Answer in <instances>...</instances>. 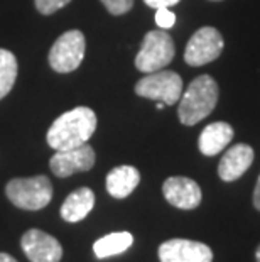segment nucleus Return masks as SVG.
I'll return each mask as SVG.
<instances>
[{
	"label": "nucleus",
	"instance_id": "obj_21",
	"mask_svg": "<svg viewBox=\"0 0 260 262\" xmlns=\"http://www.w3.org/2000/svg\"><path fill=\"white\" fill-rule=\"evenodd\" d=\"M144 2L152 9H160V7H173V5L179 4V0H144Z\"/></svg>",
	"mask_w": 260,
	"mask_h": 262
},
{
	"label": "nucleus",
	"instance_id": "obj_11",
	"mask_svg": "<svg viewBox=\"0 0 260 262\" xmlns=\"http://www.w3.org/2000/svg\"><path fill=\"white\" fill-rule=\"evenodd\" d=\"M164 198L168 202L181 210H193L201 203V188L191 178L173 176L168 178L162 185Z\"/></svg>",
	"mask_w": 260,
	"mask_h": 262
},
{
	"label": "nucleus",
	"instance_id": "obj_1",
	"mask_svg": "<svg viewBox=\"0 0 260 262\" xmlns=\"http://www.w3.org/2000/svg\"><path fill=\"white\" fill-rule=\"evenodd\" d=\"M97 130V114L88 107H76L59 115L48 130V144L54 150L83 146Z\"/></svg>",
	"mask_w": 260,
	"mask_h": 262
},
{
	"label": "nucleus",
	"instance_id": "obj_23",
	"mask_svg": "<svg viewBox=\"0 0 260 262\" xmlns=\"http://www.w3.org/2000/svg\"><path fill=\"white\" fill-rule=\"evenodd\" d=\"M0 262H17V260H15L12 255L5 254V252H0Z\"/></svg>",
	"mask_w": 260,
	"mask_h": 262
},
{
	"label": "nucleus",
	"instance_id": "obj_14",
	"mask_svg": "<svg viewBox=\"0 0 260 262\" xmlns=\"http://www.w3.org/2000/svg\"><path fill=\"white\" fill-rule=\"evenodd\" d=\"M233 139V129L226 122H213L206 125L200 136V150L204 156H217Z\"/></svg>",
	"mask_w": 260,
	"mask_h": 262
},
{
	"label": "nucleus",
	"instance_id": "obj_17",
	"mask_svg": "<svg viewBox=\"0 0 260 262\" xmlns=\"http://www.w3.org/2000/svg\"><path fill=\"white\" fill-rule=\"evenodd\" d=\"M17 78V59L7 49H0V100L12 90Z\"/></svg>",
	"mask_w": 260,
	"mask_h": 262
},
{
	"label": "nucleus",
	"instance_id": "obj_12",
	"mask_svg": "<svg viewBox=\"0 0 260 262\" xmlns=\"http://www.w3.org/2000/svg\"><path fill=\"white\" fill-rule=\"evenodd\" d=\"M253 163V149L247 144H235L223 154L218 166V174L223 181L239 180Z\"/></svg>",
	"mask_w": 260,
	"mask_h": 262
},
{
	"label": "nucleus",
	"instance_id": "obj_20",
	"mask_svg": "<svg viewBox=\"0 0 260 262\" xmlns=\"http://www.w3.org/2000/svg\"><path fill=\"white\" fill-rule=\"evenodd\" d=\"M156 22L160 29H169V27H173L176 24V15L174 12H171L169 7H160V9H156Z\"/></svg>",
	"mask_w": 260,
	"mask_h": 262
},
{
	"label": "nucleus",
	"instance_id": "obj_13",
	"mask_svg": "<svg viewBox=\"0 0 260 262\" xmlns=\"http://www.w3.org/2000/svg\"><path fill=\"white\" fill-rule=\"evenodd\" d=\"M93 206H95V193L90 188L83 186L66 196L64 203L61 205V216L69 224H76L86 219Z\"/></svg>",
	"mask_w": 260,
	"mask_h": 262
},
{
	"label": "nucleus",
	"instance_id": "obj_25",
	"mask_svg": "<svg viewBox=\"0 0 260 262\" xmlns=\"http://www.w3.org/2000/svg\"><path fill=\"white\" fill-rule=\"evenodd\" d=\"M215 2H218V0H215Z\"/></svg>",
	"mask_w": 260,
	"mask_h": 262
},
{
	"label": "nucleus",
	"instance_id": "obj_10",
	"mask_svg": "<svg viewBox=\"0 0 260 262\" xmlns=\"http://www.w3.org/2000/svg\"><path fill=\"white\" fill-rule=\"evenodd\" d=\"M160 262H213V252L206 244L173 238L159 247Z\"/></svg>",
	"mask_w": 260,
	"mask_h": 262
},
{
	"label": "nucleus",
	"instance_id": "obj_22",
	"mask_svg": "<svg viewBox=\"0 0 260 262\" xmlns=\"http://www.w3.org/2000/svg\"><path fill=\"white\" fill-rule=\"evenodd\" d=\"M253 205H255V208L260 211V176H258V181H257L255 191H253Z\"/></svg>",
	"mask_w": 260,
	"mask_h": 262
},
{
	"label": "nucleus",
	"instance_id": "obj_4",
	"mask_svg": "<svg viewBox=\"0 0 260 262\" xmlns=\"http://www.w3.org/2000/svg\"><path fill=\"white\" fill-rule=\"evenodd\" d=\"M176 54L174 41L164 29L147 32L135 56V66L142 73H154L164 70Z\"/></svg>",
	"mask_w": 260,
	"mask_h": 262
},
{
	"label": "nucleus",
	"instance_id": "obj_15",
	"mask_svg": "<svg viewBox=\"0 0 260 262\" xmlns=\"http://www.w3.org/2000/svg\"><path fill=\"white\" fill-rule=\"evenodd\" d=\"M140 183V172L134 166H119L107 174V191L113 198L122 200L137 188Z\"/></svg>",
	"mask_w": 260,
	"mask_h": 262
},
{
	"label": "nucleus",
	"instance_id": "obj_16",
	"mask_svg": "<svg viewBox=\"0 0 260 262\" xmlns=\"http://www.w3.org/2000/svg\"><path fill=\"white\" fill-rule=\"evenodd\" d=\"M134 244V235L130 232H115L108 233L93 244V252L98 259H107L112 255L124 254Z\"/></svg>",
	"mask_w": 260,
	"mask_h": 262
},
{
	"label": "nucleus",
	"instance_id": "obj_24",
	"mask_svg": "<svg viewBox=\"0 0 260 262\" xmlns=\"http://www.w3.org/2000/svg\"><path fill=\"white\" fill-rule=\"evenodd\" d=\"M255 257H257V262H260V245H258V249H257V254H255Z\"/></svg>",
	"mask_w": 260,
	"mask_h": 262
},
{
	"label": "nucleus",
	"instance_id": "obj_3",
	"mask_svg": "<svg viewBox=\"0 0 260 262\" xmlns=\"http://www.w3.org/2000/svg\"><path fill=\"white\" fill-rule=\"evenodd\" d=\"M7 198L22 210H42L53 200V185L46 176L15 178L5 186Z\"/></svg>",
	"mask_w": 260,
	"mask_h": 262
},
{
	"label": "nucleus",
	"instance_id": "obj_2",
	"mask_svg": "<svg viewBox=\"0 0 260 262\" xmlns=\"http://www.w3.org/2000/svg\"><path fill=\"white\" fill-rule=\"evenodd\" d=\"M218 103V85L209 75L195 78L179 98V120L184 125H196L206 119Z\"/></svg>",
	"mask_w": 260,
	"mask_h": 262
},
{
	"label": "nucleus",
	"instance_id": "obj_5",
	"mask_svg": "<svg viewBox=\"0 0 260 262\" xmlns=\"http://www.w3.org/2000/svg\"><path fill=\"white\" fill-rule=\"evenodd\" d=\"M135 93L144 98H151L164 105H174L179 102L182 95V80L174 71L159 70L147 73L142 80L137 81Z\"/></svg>",
	"mask_w": 260,
	"mask_h": 262
},
{
	"label": "nucleus",
	"instance_id": "obj_9",
	"mask_svg": "<svg viewBox=\"0 0 260 262\" xmlns=\"http://www.w3.org/2000/svg\"><path fill=\"white\" fill-rule=\"evenodd\" d=\"M20 245L31 262H59L63 257V247L58 238L39 228L27 230L22 235Z\"/></svg>",
	"mask_w": 260,
	"mask_h": 262
},
{
	"label": "nucleus",
	"instance_id": "obj_8",
	"mask_svg": "<svg viewBox=\"0 0 260 262\" xmlns=\"http://www.w3.org/2000/svg\"><path fill=\"white\" fill-rule=\"evenodd\" d=\"M95 150L88 144L83 146L66 149V150H56L49 161V168L58 178H69L75 172H85L90 171L95 164Z\"/></svg>",
	"mask_w": 260,
	"mask_h": 262
},
{
	"label": "nucleus",
	"instance_id": "obj_7",
	"mask_svg": "<svg viewBox=\"0 0 260 262\" xmlns=\"http://www.w3.org/2000/svg\"><path fill=\"white\" fill-rule=\"evenodd\" d=\"M223 51V37L215 27H201L191 36L184 51L190 66H203L217 59Z\"/></svg>",
	"mask_w": 260,
	"mask_h": 262
},
{
	"label": "nucleus",
	"instance_id": "obj_6",
	"mask_svg": "<svg viewBox=\"0 0 260 262\" xmlns=\"http://www.w3.org/2000/svg\"><path fill=\"white\" fill-rule=\"evenodd\" d=\"M85 36L81 31H68L61 34L49 51V64L58 73H71L85 58Z\"/></svg>",
	"mask_w": 260,
	"mask_h": 262
},
{
	"label": "nucleus",
	"instance_id": "obj_19",
	"mask_svg": "<svg viewBox=\"0 0 260 262\" xmlns=\"http://www.w3.org/2000/svg\"><path fill=\"white\" fill-rule=\"evenodd\" d=\"M36 9L44 15H51L58 12L59 9H63L64 5H68L71 0H34Z\"/></svg>",
	"mask_w": 260,
	"mask_h": 262
},
{
	"label": "nucleus",
	"instance_id": "obj_18",
	"mask_svg": "<svg viewBox=\"0 0 260 262\" xmlns=\"http://www.w3.org/2000/svg\"><path fill=\"white\" fill-rule=\"evenodd\" d=\"M102 4L113 15H124L134 7V0H102Z\"/></svg>",
	"mask_w": 260,
	"mask_h": 262
}]
</instances>
